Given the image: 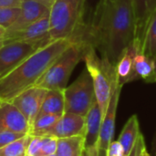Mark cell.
Returning <instances> with one entry per match:
<instances>
[{
    "label": "cell",
    "mask_w": 156,
    "mask_h": 156,
    "mask_svg": "<svg viewBox=\"0 0 156 156\" xmlns=\"http://www.w3.org/2000/svg\"><path fill=\"white\" fill-rule=\"evenodd\" d=\"M135 39L133 0H101L90 25L84 26L81 40L98 49L115 67L124 50Z\"/></svg>",
    "instance_id": "6da1fadb"
},
{
    "label": "cell",
    "mask_w": 156,
    "mask_h": 156,
    "mask_svg": "<svg viewBox=\"0 0 156 156\" xmlns=\"http://www.w3.org/2000/svg\"><path fill=\"white\" fill-rule=\"evenodd\" d=\"M73 40L58 39L38 48L8 74L0 78V101H11L37 81Z\"/></svg>",
    "instance_id": "7a4b0ae2"
},
{
    "label": "cell",
    "mask_w": 156,
    "mask_h": 156,
    "mask_svg": "<svg viewBox=\"0 0 156 156\" xmlns=\"http://www.w3.org/2000/svg\"><path fill=\"white\" fill-rule=\"evenodd\" d=\"M86 0H55L49 8L48 22L51 41L78 40L82 33Z\"/></svg>",
    "instance_id": "3957f363"
},
{
    "label": "cell",
    "mask_w": 156,
    "mask_h": 156,
    "mask_svg": "<svg viewBox=\"0 0 156 156\" xmlns=\"http://www.w3.org/2000/svg\"><path fill=\"white\" fill-rule=\"evenodd\" d=\"M87 43L73 41L58 57L35 86L49 90H64L76 66L83 59Z\"/></svg>",
    "instance_id": "277c9868"
},
{
    "label": "cell",
    "mask_w": 156,
    "mask_h": 156,
    "mask_svg": "<svg viewBox=\"0 0 156 156\" xmlns=\"http://www.w3.org/2000/svg\"><path fill=\"white\" fill-rule=\"evenodd\" d=\"M83 60L89 71L95 90L96 101L100 106L102 117L107 110L111 94L116 80L115 67L105 58H99L96 49L87 43Z\"/></svg>",
    "instance_id": "5b68a950"
},
{
    "label": "cell",
    "mask_w": 156,
    "mask_h": 156,
    "mask_svg": "<svg viewBox=\"0 0 156 156\" xmlns=\"http://www.w3.org/2000/svg\"><path fill=\"white\" fill-rule=\"evenodd\" d=\"M65 112L85 117L96 101L92 79L85 68L69 86L64 89Z\"/></svg>",
    "instance_id": "8992f818"
},
{
    "label": "cell",
    "mask_w": 156,
    "mask_h": 156,
    "mask_svg": "<svg viewBox=\"0 0 156 156\" xmlns=\"http://www.w3.org/2000/svg\"><path fill=\"white\" fill-rule=\"evenodd\" d=\"M39 47L22 41H13L0 48V78L8 74Z\"/></svg>",
    "instance_id": "52a82bcc"
},
{
    "label": "cell",
    "mask_w": 156,
    "mask_h": 156,
    "mask_svg": "<svg viewBox=\"0 0 156 156\" xmlns=\"http://www.w3.org/2000/svg\"><path fill=\"white\" fill-rule=\"evenodd\" d=\"M47 91L48 90L46 89L32 86L20 92L11 101V102L25 116L30 125V128L35 119L40 112Z\"/></svg>",
    "instance_id": "ba28073f"
},
{
    "label": "cell",
    "mask_w": 156,
    "mask_h": 156,
    "mask_svg": "<svg viewBox=\"0 0 156 156\" xmlns=\"http://www.w3.org/2000/svg\"><path fill=\"white\" fill-rule=\"evenodd\" d=\"M122 88V86L119 85L118 82L116 81L113 86L112 94H111L107 110L102 117L100 138L98 142L99 150L107 151L109 148V145L112 142L114 132H115V121H116L117 108H118L119 98H120Z\"/></svg>",
    "instance_id": "9c48e42d"
},
{
    "label": "cell",
    "mask_w": 156,
    "mask_h": 156,
    "mask_svg": "<svg viewBox=\"0 0 156 156\" xmlns=\"http://www.w3.org/2000/svg\"><path fill=\"white\" fill-rule=\"evenodd\" d=\"M13 41L27 42L34 44L39 48H42L49 42H52L49 34L48 16L34 22L23 30L6 37L5 44Z\"/></svg>",
    "instance_id": "30bf717a"
},
{
    "label": "cell",
    "mask_w": 156,
    "mask_h": 156,
    "mask_svg": "<svg viewBox=\"0 0 156 156\" xmlns=\"http://www.w3.org/2000/svg\"><path fill=\"white\" fill-rule=\"evenodd\" d=\"M49 8L45 5L34 0H22L20 5V14L14 24L6 29V37L19 32L33 24L34 22L48 16Z\"/></svg>",
    "instance_id": "8fae6325"
},
{
    "label": "cell",
    "mask_w": 156,
    "mask_h": 156,
    "mask_svg": "<svg viewBox=\"0 0 156 156\" xmlns=\"http://www.w3.org/2000/svg\"><path fill=\"white\" fill-rule=\"evenodd\" d=\"M85 132V117L65 112L45 136L57 139L83 136Z\"/></svg>",
    "instance_id": "7c38bea8"
},
{
    "label": "cell",
    "mask_w": 156,
    "mask_h": 156,
    "mask_svg": "<svg viewBox=\"0 0 156 156\" xmlns=\"http://www.w3.org/2000/svg\"><path fill=\"white\" fill-rule=\"evenodd\" d=\"M2 131L28 134L30 133V125L27 119L11 101L0 103V132Z\"/></svg>",
    "instance_id": "4fadbf2b"
},
{
    "label": "cell",
    "mask_w": 156,
    "mask_h": 156,
    "mask_svg": "<svg viewBox=\"0 0 156 156\" xmlns=\"http://www.w3.org/2000/svg\"><path fill=\"white\" fill-rule=\"evenodd\" d=\"M138 52H141V44L137 39L124 50L115 65L116 80L119 85L124 84L137 80L134 70V57Z\"/></svg>",
    "instance_id": "5bb4252c"
},
{
    "label": "cell",
    "mask_w": 156,
    "mask_h": 156,
    "mask_svg": "<svg viewBox=\"0 0 156 156\" xmlns=\"http://www.w3.org/2000/svg\"><path fill=\"white\" fill-rule=\"evenodd\" d=\"M102 122V113L97 101L94 102L85 116L84 132V148H90L98 145L100 133Z\"/></svg>",
    "instance_id": "9a60e30c"
},
{
    "label": "cell",
    "mask_w": 156,
    "mask_h": 156,
    "mask_svg": "<svg viewBox=\"0 0 156 156\" xmlns=\"http://www.w3.org/2000/svg\"><path fill=\"white\" fill-rule=\"evenodd\" d=\"M135 19V39L140 44L148 20L156 9V0H133Z\"/></svg>",
    "instance_id": "2e32d148"
},
{
    "label": "cell",
    "mask_w": 156,
    "mask_h": 156,
    "mask_svg": "<svg viewBox=\"0 0 156 156\" xmlns=\"http://www.w3.org/2000/svg\"><path fill=\"white\" fill-rule=\"evenodd\" d=\"M140 124L138 121L137 115H133L125 123L120 136L118 142L122 147L124 155L128 156L131 151L133 150L139 135H140Z\"/></svg>",
    "instance_id": "e0dca14e"
},
{
    "label": "cell",
    "mask_w": 156,
    "mask_h": 156,
    "mask_svg": "<svg viewBox=\"0 0 156 156\" xmlns=\"http://www.w3.org/2000/svg\"><path fill=\"white\" fill-rule=\"evenodd\" d=\"M65 113L64 90H49L47 91L39 114H54L62 116Z\"/></svg>",
    "instance_id": "ac0fdd59"
},
{
    "label": "cell",
    "mask_w": 156,
    "mask_h": 156,
    "mask_svg": "<svg viewBox=\"0 0 156 156\" xmlns=\"http://www.w3.org/2000/svg\"><path fill=\"white\" fill-rule=\"evenodd\" d=\"M141 52L152 59L156 58V9L146 25L141 40Z\"/></svg>",
    "instance_id": "d6986e66"
},
{
    "label": "cell",
    "mask_w": 156,
    "mask_h": 156,
    "mask_svg": "<svg viewBox=\"0 0 156 156\" xmlns=\"http://www.w3.org/2000/svg\"><path fill=\"white\" fill-rule=\"evenodd\" d=\"M84 149L83 136L58 139L57 155L58 156H81Z\"/></svg>",
    "instance_id": "ffe728a7"
},
{
    "label": "cell",
    "mask_w": 156,
    "mask_h": 156,
    "mask_svg": "<svg viewBox=\"0 0 156 156\" xmlns=\"http://www.w3.org/2000/svg\"><path fill=\"white\" fill-rule=\"evenodd\" d=\"M134 70L138 79L154 82V61L142 52H138L134 57Z\"/></svg>",
    "instance_id": "44dd1931"
},
{
    "label": "cell",
    "mask_w": 156,
    "mask_h": 156,
    "mask_svg": "<svg viewBox=\"0 0 156 156\" xmlns=\"http://www.w3.org/2000/svg\"><path fill=\"white\" fill-rule=\"evenodd\" d=\"M61 116L54 114H38L35 119L29 134L31 136H45L56 124Z\"/></svg>",
    "instance_id": "7402d4cb"
},
{
    "label": "cell",
    "mask_w": 156,
    "mask_h": 156,
    "mask_svg": "<svg viewBox=\"0 0 156 156\" xmlns=\"http://www.w3.org/2000/svg\"><path fill=\"white\" fill-rule=\"evenodd\" d=\"M30 139L31 135L26 134L18 140L0 148V156H26Z\"/></svg>",
    "instance_id": "603a6c76"
},
{
    "label": "cell",
    "mask_w": 156,
    "mask_h": 156,
    "mask_svg": "<svg viewBox=\"0 0 156 156\" xmlns=\"http://www.w3.org/2000/svg\"><path fill=\"white\" fill-rule=\"evenodd\" d=\"M20 14V6L0 8V26L5 29L10 27Z\"/></svg>",
    "instance_id": "cb8c5ba5"
},
{
    "label": "cell",
    "mask_w": 156,
    "mask_h": 156,
    "mask_svg": "<svg viewBox=\"0 0 156 156\" xmlns=\"http://www.w3.org/2000/svg\"><path fill=\"white\" fill-rule=\"evenodd\" d=\"M40 156H46L56 154L58 146V139L52 136H41Z\"/></svg>",
    "instance_id": "d4e9b609"
},
{
    "label": "cell",
    "mask_w": 156,
    "mask_h": 156,
    "mask_svg": "<svg viewBox=\"0 0 156 156\" xmlns=\"http://www.w3.org/2000/svg\"><path fill=\"white\" fill-rule=\"evenodd\" d=\"M28 133H16V132H10V131H2L0 132V148L9 144L10 143H13L19 138L25 136Z\"/></svg>",
    "instance_id": "484cf974"
},
{
    "label": "cell",
    "mask_w": 156,
    "mask_h": 156,
    "mask_svg": "<svg viewBox=\"0 0 156 156\" xmlns=\"http://www.w3.org/2000/svg\"><path fill=\"white\" fill-rule=\"evenodd\" d=\"M145 147H146V145H145L144 137L143 133H141L138 139H137V141H136V143H135V144H134V146H133V150L131 151V153L129 154L128 156H139L140 154L142 153V151Z\"/></svg>",
    "instance_id": "4316f807"
},
{
    "label": "cell",
    "mask_w": 156,
    "mask_h": 156,
    "mask_svg": "<svg viewBox=\"0 0 156 156\" xmlns=\"http://www.w3.org/2000/svg\"><path fill=\"white\" fill-rule=\"evenodd\" d=\"M22 0H0V8L20 6Z\"/></svg>",
    "instance_id": "83f0119b"
},
{
    "label": "cell",
    "mask_w": 156,
    "mask_h": 156,
    "mask_svg": "<svg viewBox=\"0 0 156 156\" xmlns=\"http://www.w3.org/2000/svg\"><path fill=\"white\" fill-rule=\"evenodd\" d=\"M81 156H99V148L97 146L90 147V148H84L82 151Z\"/></svg>",
    "instance_id": "f1b7e54d"
},
{
    "label": "cell",
    "mask_w": 156,
    "mask_h": 156,
    "mask_svg": "<svg viewBox=\"0 0 156 156\" xmlns=\"http://www.w3.org/2000/svg\"><path fill=\"white\" fill-rule=\"evenodd\" d=\"M5 36H6V29L0 26V48L5 44Z\"/></svg>",
    "instance_id": "f546056e"
},
{
    "label": "cell",
    "mask_w": 156,
    "mask_h": 156,
    "mask_svg": "<svg viewBox=\"0 0 156 156\" xmlns=\"http://www.w3.org/2000/svg\"><path fill=\"white\" fill-rule=\"evenodd\" d=\"M34 1H37V2H39L43 5H45L46 6H48V8H50L51 5L54 3L55 0H34Z\"/></svg>",
    "instance_id": "4dcf8cb0"
},
{
    "label": "cell",
    "mask_w": 156,
    "mask_h": 156,
    "mask_svg": "<svg viewBox=\"0 0 156 156\" xmlns=\"http://www.w3.org/2000/svg\"><path fill=\"white\" fill-rule=\"evenodd\" d=\"M139 156H152L149 153H148V151H147V149H146V147L142 151V153L140 154V155Z\"/></svg>",
    "instance_id": "1f68e13d"
},
{
    "label": "cell",
    "mask_w": 156,
    "mask_h": 156,
    "mask_svg": "<svg viewBox=\"0 0 156 156\" xmlns=\"http://www.w3.org/2000/svg\"><path fill=\"white\" fill-rule=\"evenodd\" d=\"M99 156H107V151L99 150Z\"/></svg>",
    "instance_id": "d6a6232c"
},
{
    "label": "cell",
    "mask_w": 156,
    "mask_h": 156,
    "mask_svg": "<svg viewBox=\"0 0 156 156\" xmlns=\"http://www.w3.org/2000/svg\"><path fill=\"white\" fill-rule=\"evenodd\" d=\"M154 82L156 81V58L154 59Z\"/></svg>",
    "instance_id": "836d02e7"
},
{
    "label": "cell",
    "mask_w": 156,
    "mask_h": 156,
    "mask_svg": "<svg viewBox=\"0 0 156 156\" xmlns=\"http://www.w3.org/2000/svg\"><path fill=\"white\" fill-rule=\"evenodd\" d=\"M46 156H58L57 154H49V155H46Z\"/></svg>",
    "instance_id": "e575fe53"
},
{
    "label": "cell",
    "mask_w": 156,
    "mask_h": 156,
    "mask_svg": "<svg viewBox=\"0 0 156 156\" xmlns=\"http://www.w3.org/2000/svg\"><path fill=\"white\" fill-rule=\"evenodd\" d=\"M102 1H112V0H102Z\"/></svg>",
    "instance_id": "d590c367"
},
{
    "label": "cell",
    "mask_w": 156,
    "mask_h": 156,
    "mask_svg": "<svg viewBox=\"0 0 156 156\" xmlns=\"http://www.w3.org/2000/svg\"><path fill=\"white\" fill-rule=\"evenodd\" d=\"M26 156H32V155H28V154H27V155Z\"/></svg>",
    "instance_id": "8d00e7d4"
},
{
    "label": "cell",
    "mask_w": 156,
    "mask_h": 156,
    "mask_svg": "<svg viewBox=\"0 0 156 156\" xmlns=\"http://www.w3.org/2000/svg\"><path fill=\"white\" fill-rule=\"evenodd\" d=\"M0 103H1V101H0Z\"/></svg>",
    "instance_id": "74e56055"
},
{
    "label": "cell",
    "mask_w": 156,
    "mask_h": 156,
    "mask_svg": "<svg viewBox=\"0 0 156 156\" xmlns=\"http://www.w3.org/2000/svg\"><path fill=\"white\" fill-rule=\"evenodd\" d=\"M107 156H109V155H107Z\"/></svg>",
    "instance_id": "f35d334b"
},
{
    "label": "cell",
    "mask_w": 156,
    "mask_h": 156,
    "mask_svg": "<svg viewBox=\"0 0 156 156\" xmlns=\"http://www.w3.org/2000/svg\"><path fill=\"white\" fill-rule=\"evenodd\" d=\"M155 82H156V81H155Z\"/></svg>",
    "instance_id": "ab89813d"
}]
</instances>
